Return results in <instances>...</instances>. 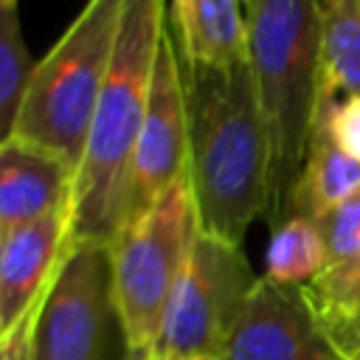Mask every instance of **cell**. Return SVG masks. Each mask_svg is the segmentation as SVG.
Segmentation results:
<instances>
[{
	"label": "cell",
	"instance_id": "6da1fadb",
	"mask_svg": "<svg viewBox=\"0 0 360 360\" xmlns=\"http://www.w3.org/2000/svg\"><path fill=\"white\" fill-rule=\"evenodd\" d=\"M180 79L188 118L186 172L200 231L242 245L270 202V143L250 59L233 68L180 62Z\"/></svg>",
	"mask_w": 360,
	"mask_h": 360
},
{
	"label": "cell",
	"instance_id": "7a4b0ae2",
	"mask_svg": "<svg viewBox=\"0 0 360 360\" xmlns=\"http://www.w3.org/2000/svg\"><path fill=\"white\" fill-rule=\"evenodd\" d=\"M163 28V0H124L115 53L73 180L70 242L112 245L127 225L129 169L149 107Z\"/></svg>",
	"mask_w": 360,
	"mask_h": 360
},
{
	"label": "cell",
	"instance_id": "3957f363",
	"mask_svg": "<svg viewBox=\"0 0 360 360\" xmlns=\"http://www.w3.org/2000/svg\"><path fill=\"white\" fill-rule=\"evenodd\" d=\"M250 70L270 143V225L292 217L323 84L315 0H248Z\"/></svg>",
	"mask_w": 360,
	"mask_h": 360
},
{
	"label": "cell",
	"instance_id": "277c9868",
	"mask_svg": "<svg viewBox=\"0 0 360 360\" xmlns=\"http://www.w3.org/2000/svg\"><path fill=\"white\" fill-rule=\"evenodd\" d=\"M124 0H87L59 42L37 62L8 138L82 166L96 104L115 53ZM6 138V141H8Z\"/></svg>",
	"mask_w": 360,
	"mask_h": 360
},
{
	"label": "cell",
	"instance_id": "5b68a950",
	"mask_svg": "<svg viewBox=\"0 0 360 360\" xmlns=\"http://www.w3.org/2000/svg\"><path fill=\"white\" fill-rule=\"evenodd\" d=\"M197 233L200 219L186 172L155 205L127 222L110 245L112 301L124 338V360H152L172 292Z\"/></svg>",
	"mask_w": 360,
	"mask_h": 360
},
{
	"label": "cell",
	"instance_id": "8992f818",
	"mask_svg": "<svg viewBox=\"0 0 360 360\" xmlns=\"http://www.w3.org/2000/svg\"><path fill=\"white\" fill-rule=\"evenodd\" d=\"M256 281L259 278L253 276L242 245H231L200 231L172 292L152 360H219Z\"/></svg>",
	"mask_w": 360,
	"mask_h": 360
},
{
	"label": "cell",
	"instance_id": "52a82bcc",
	"mask_svg": "<svg viewBox=\"0 0 360 360\" xmlns=\"http://www.w3.org/2000/svg\"><path fill=\"white\" fill-rule=\"evenodd\" d=\"M112 321L110 245L70 242L39 304L34 360H107Z\"/></svg>",
	"mask_w": 360,
	"mask_h": 360
},
{
	"label": "cell",
	"instance_id": "ba28073f",
	"mask_svg": "<svg viewBox=\"0 0 360 360\" xmlns=\"http://www.w3.org/2000/svg\"><path fill=\"white\" fill-rule=\"evenodd\" d=\"M188 169V118L186 93L180 79L177 48L169 25L163 28L155 76L149 90L146 118L138 135V146L129 169L127 188V222L141 217L155 200H160Z\"/></svg>",
	"mask_w": 360,
	"mask_h": 360
},
{
	"label": "cell",
	"instance_id": "9c48e42d",
	"mask_svg": "<svg viewBox=\"0 0 360 360\" xmlns=\"http://www.w3.org/2000/svg\"><path fill=\"white\" fill-rule=\"evenodd\" d=\"M219 360H346L321 332L301 284L259 278Z\"/></svg>",
	"mask_w": 360,
	"mask_h": 360
},
{
	"label": "cell",
	"instance_id": "30bf717a",
	"mask_svg": "<svg viewBox=\"0 0 360 360\" xmlns=\"http://www.w3.org/2000/svg\"><path fill=\"white\" fill-rule=\"evenodd\" d=\"M70 205L0 236V332L14 329L48 292L70 245Z\"/></svg>",
	"mask_w": 360,
	"mask_h": 360
},
{
	"label": "cell",
	"instance_id": "8fae6325",
	"mask_svg": "<svg viewBox=\"0 0 360 360\" xmlns=\"http://www.w3.org/2000/svg\"><path fill=\"white\" fill-rule=\"evenodd\" d=\"M73 169L48 149L8 138L0 143V236L73 200Z\"/></svg>",
	"mask_w": 360,
	"mask_h": 360
},
{
	"label": "cell",
	"instance_id": "7c38bea8",
	"mask_svg": "<svg viewBox=\"0 0 360 360\" xmlns=\"http://www.w3.org/2000/svg\"><path fill=\"white\" fill-rule=\"evenodd\" d=\"M166 25L186 65L233 68L250 59L248 0H169Z\"/></svg>",
	"mask_w": 360,
	"mask_h": 360
},
{
	"label": "cell",
	"instance_id": "4fadbf2b",
	"mask_svg": "<svg viewBox=\"0 0 360 360\" xmlns=\"http://www.w3.org/2000/svg\"><path fill=\"white\" fill-rule=\"evenodd\" d=\"M354 191H360V163L335 143L326 124L315 115L307 160L292 197V214L318 219Z\"/></svg>",
	"mask_w": 360,
	"mask_h": 360
},
{
	"label": "cell",
	"instance_id": "5bb4252c",
	"mask_svg": "<svg viewBox=\"0 0 360 360\" xmlns=\"http://www.w3.org/2000/svg\"><path fill=\"white\" fill-rule=\"evenodd\" d=\"M304 295L326 340L346 360H360V256L326 264L304 284Z\"/></svg>",
	"mask_w": 360,
	"mask_h": 360
},
{
	"label": "cell",
	"instance_id": "9a60e30c",
	"mask_svg": "<svg viewBox=\"0 0 360 360\" xmlns=\"http://www.w3.org/2000/svg\"><path fill=\"white\" fill-rule=\"evenodd\" d=\"M321 28V98L360 96V0H315Z\"/></svg>",
	"mask_w": 360,
	"mask_h": 360
},
{
	"label": "cell",
	"instance_id": "2e32d148",
	"mask_svg": "<svg viewBox=\"0 0 360 360\" xmlns=\"http://www.w3.org/2000/svg\"><path fill=\"white\" fill-rule=\"evenodd\" d=\"M326 242L315 219L292 214L273 228L264 250V278L278 284H307L326 270Z\"/></svg>",
	"mask_w": 360,
	"mask_h": 360
},
{
	"label": "cell",
	"instance_id": "e0dca14e",
	"mask_svg": "<svg viewBox=\"0 0 360 360\" xmlns=\"http://www.w3.org/2000/svg\"><path fill=\"white\" fill-rule=\"evenodd\" d=\"M34 70H37V62L25 48L17 8L0 11V135L3 141L14 129V121L28 93Z\"/></svg>",
	"mask_w": 360,
	"mask_h": 360
},
{
	"label": "cell",
	"instance_id": "ac0fdd59",
	"mask_svg": "<svg viewBox=\"0 0 360 360\" xmlns=\"http://www.w3.org/2000/svg\"><path fill=\"white\" fill-rule=\"evenodd\" d=\"M315 222L323 233L329 264L349 262V259L360 256V191H354L352 197H346L343 202L329 208Z\"/></svg>",
	"mask_w": 360,
	"mask_h": 360
},
{
	"label": "cell",
	"instance_id": "d6986e66",
	"mask_svg": "<svg viewBox=\"0 0 360 360\" xmlns=\"http://www.w3.org/2000/svg\"><path fill=\"white\" fill-rule=\"evenodd\" d=\"M318 118L326 124L335 143L360 163V96L321 98Z\"/></svg>",
	"mask_w": 360,
	"mask_h": 360
},
{
	"label": "cell",
	"instance_id": "ffe728a7",
	"mask_svg": "<svg viewBox=\"0 0 360 360\" xmlns=\"http://www.w3.org/2000/svg\"><path fill=\"white\" fill-rule=\"evenodd\" d=\"M42 304V301H39ZM39 304L14 326L3 335L0 343V360H34V329H37V315Z\"/></svg>",
	"mask_w": 360,
	"mask_h": 360
},
{
	"label": "cell",
	"instance_id": "44dd1931",
	"mask_svg": "<svg viewBox=\"0 0 360 360\" xmlns=\"http://www.w3.org/2000/svg\"><path fill=\"white\" fill-rule=\"evenodd\" d=\"M17 8V0H0V11H14Z\"/></svg>",
	"mask_w": 360,
	"mask_h": 360
},
{
	"label": "cell",
	"instance_id": "7402d4cb",
	"mask_svg": "<svg viewBox=\"0 0 360 360\" xmlns=\"http://www.w3.org/2000/svg\"><path fill=\"white\" fill-rule=\"evenodd\" d=\"M174 360H211V357H174Z\"/></svg>",
	"mask_w": 360,
	"mask_h": 360
}]
</instances>
